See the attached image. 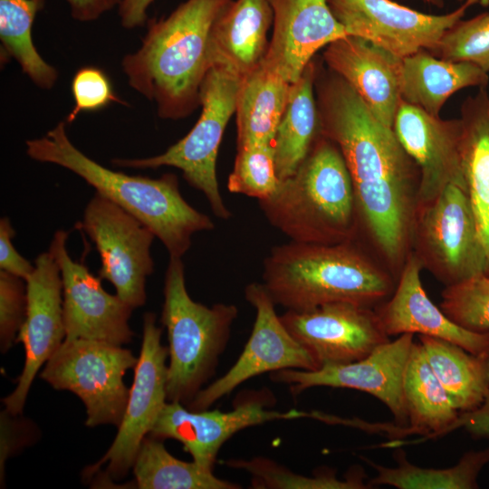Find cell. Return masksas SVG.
Here are the masks:
<instances>
[{
  "instance_id": "obj_1",
  "label": "cell",
  "mask_w": 489,
  "mask_h": 489,
  "mask_svg": "<svg viewBox=\"0 0 489 489\" xmlns=\"http://www.w3.org/2000/svg\"><path fill=\"white\" fill-rule=\"evenodd\" d=\"M318 66L320 132L340 149L360 229L398 280L412 250L420 173L392 128L380 122L341 77Z\"/></svg>"
},
{
  "instance_id": "obj_2",
  "label": "cell",
  "mask_w": 489,
  "mask_h": 489,
  "mask_svg": "<svg viewBox=\"0 0 489 489\" xmlns=\"http://www.w3.org/2000/svg\"><path fill=\"white\" fill-rule=\"evenodd\" d=\"M232 1L187 0L167 17L148 20L140 47L123 57L129 85L156 103L160 118L181 120L200 105L211 28Z\"/></svg>"
},
{
  "instance_id": "obj_3",
  "label": "cell",
  "mask_w": 489,
  "mask_h": 489,
  "mask_svg": "<svg viewBox=\"0 0 489 489\" xmlns=\"http://www.w3.org/2000/svg\"><path fill=\"white\" fill-rule=\"evenodd\" d=\"M263 284L275 305L306 311L331 302L374 308L396 288V278L356 241L334 244L291 241L264 260Z\"/></svg>"
},
{
  "instance_id": "obj_4",
  "label": "cell",
  "mask_w": 489,
  "mask_h": 489,
  "mask_svg": "<svg viewBox=\"0 0 489 489\" xmlns=\"http://www.w3.org/2000/svg\"><path fill=\"white\" fill-rule=\"evenodd\" d=\"M25 145L26 154L32 159L72 171L96 193L139 219L161 241L169 257L181 258L190 248L194 234L215 228L208 216L183 198L175 174L151 178L111 170L72 143L65 121H60L41 138L26 140Z\"/></svg>"
},
{
  "instance_id": "obj_5",
  "label": "cell",
  "mask_w": 489,
  "mask_h": 489,
  "mask_svg": "<svg viewBox=\"0 0 489 489\" xmlns=\"http://www.w3.org/2000/svg\"><path fill=\"white\" fill-rule=\"evenodd\" d=\"M259 206L267 221L291 241L334 244L356 241L360 232L345 160L321 132L295 173L280 181Z\"/></svg>"
},
{
  "instance_id": "obj_6",
  "label": "cell",
  "mask_w": 489,
  "mask_h": 489,
  "mask_svg": "<svg viewBox=\"0 0 489 489\" xmlns=\"http://www.w3.org/2000/svg\"><path fill=\"white\" fill-rule=\"evenodd\" d=\"M161 322L168 340V401L187 406L215 375L238 316L234 304L211 307L189 296L184 264L169 257L164 280Z\"/></svg>"
},
{
  "instance_id": "obj_7",
  "label": "cell",
  "mask_w": 489,
  "mask_h": 489,
  "mask_svg": "<svg viewBox=\"0 0 489 489\" xmlns=\"http://www.w3.org/2000/svg\"><path fill=\"white\" fill-rule=\"evenodd\" d=\"M241 78L219 66L207 72L200 89L201 115L191 130L162 154L141 158H113L117 167L180 169L183 177L207 199L214 215L232 216L219 191L216 158L226 125L235 111Z\"/></svg>"
},
{
  "instance_id": "obj_8",
  "label": "cell",
  "mask_w": 489,
  "mask_h": 489,
  "mask_svg": "<svg viewBox=\"0 0 489 489\" xmlns=\"http://www.w3.org/2000/svg\"><path fill=\"white\" fill-rule=\"evenodd\" d=\"M131 350L106 341L64 340L45 363L40 377L57 390L75 394L84 404L85 426L119 427L127 406L129 388L125 373L136 367Z\"/></svg>"
},
{
  "instance_id": "obj_9",
  "label": "cell",
  "mask_w": 489,
  "mask_h": 489,
  "mask_svg": "<svg viewBox=\"0 0 489 489\" xmlns=\"http://www.w3.org/2000/svg\"><path fill=\"white\" fill-rule=\"evenodd\" d=\"M411 252L445 286L484 274L485 256L466 190L448 185L417 210Z\"/></svg>"
},
{
  "instance_id": "obj_10",
  "label": "cell",
  "mask_w": 489,
  "mask_h": 489,
  "mask_svg": "<svg viewBox=\"0 0 489 489\" xmlns=\"http://www.w3.org/2000/svg\"><path fill=\"white\" fill-rule=\"evenodd\" d=\"M161 335L156 315L146 312L140 352L123 417L108 451L84 470L85 479L97 474L104 465V476L110 483L124 478L133 466L143 439L168 402V348L161 344Z\"/></svg>"
},
{
  "instance_id": "obj_11",
  "label": "cell",
  "mask_w": 489,
  "mask_h": 489,
  "mask_svg": "<svg viewBox=\"0 0 489 489\" xmlns=\"http://www.w3.org/2000/svg\"><path fill=\"white\" fill-rule=\"evenodd\" d=\"M81 227L100 254V278L113 284L116 294L133 310L144 305L146 280L154 270L150 247L155 234L99 193L85 206Z\"/></svg>"
},
{
  "instance_id": "obj_12",
  "label": "cell",
  "mask_w": 489,
  "mask_h": 489,
  "mask_svg": "<svg viewBox=\"0 0 489 489\" xmlns=\"http://www.w3.org/2000/svg\"><path fill=\"white\" fill-rule=\"evenodd\" d=\"M244 297L255 309L251 335L235 364L202 388L186 406L188 409H207L244 381L265 372L287 369L316 370L321 367L283 324L275 303L262 283L248 284Z\"/></svg>"
},
{
  "instance_id": "obj_13",
  "label": "cell",
  "mask_w": 489,
  "mask_h": 489,
  "mask_svg": "<svg viewBox=\"0 0 489 489\" xmlns=\"http://www.w3.org/2000/svg\"><path fill=\"white\" fill-rule=\"evenodd\" d=\"M347 35L363 38L403 59L420 50L431 52L445 32L474 5L489 0H465L448 14H429L392 0H327Z\"/></svg>"
},
{
  "instance_id": "obj_14",
  "label": "cell",
  "mask_w": 489,
  "mask_h": 489,
  "mask_svg": "<svg viewBox=\"0 0 489 489\" xmlns=\"http://www.w3.org/2000/svg\"><path fill=\"white\" fill-rule=\"evenodd\" d=\"M414 334L398 335L361 360L325 364L316 370L294 369L272 372L271 379L289 386L293 395L313 387L352 388L369 393L392 413L396 424L408 427V415L403 393V377Z\"/></svg>"
},
{
  "instance_id": "obj_15",
  "label": "cell",
  "mask_w": 489,
  "mask_h": 489,
  "mask_svg": "<svg viewBox=\"0 0 489 489\" xmlns=\"http://www.w3.org/2000/svg\"><path fill=\"white\" fill-rule=\"evenodd\" d=\"M268 392L252 393L230 411L191 410L180 402L168 401L150 433L159 439H175L183 445L193 461L213 471L221 446L237 432L265 422L310 417L311 412L267 408Z\"/></svg>"
},
{
  "instance_id": "obj_16",
  "label": "cell",
  "mask_w": 489,
  "mask_h": 489,
  "mask_svg": "<svg viewBox=\"0 0 489 489\" xmlns=\"http://www.w3.org/2000/svg\"><path fill=\"white\" fill-rule=\"evenodd\" d=\"M68 232H55L49 252L57 262L62 282L65 340H92L122 346L131 341L134 332L129 320L133 309L117 294L108 293L101 278L70 256Z\"/></svg>"
},
{
  "instance_id": "obj_17",
  "label": "cell",
  "mask_w": 489,
  "mask_h": 489,
  "mask_svg": "<svg viewBox=\"0 0 489 489\" xmlns=\"http://www.w3.org/2000/svg\"><path fill=\"white\" fill-rule=\"evenodd\" d=\"M292 336L321 364L363 359L389 340L374 308L351 302L326 303L280 315Z\"/></svg>"
},
{
  "instance_id": "obj_18",
  "label": "cell",
  "mask_w": 489,
  "mask_h": 489,
  "mask_svg": "<svg viewBox=\"0 0 489 489\" xmlns=\"http://www.w3.org/2000/svg\"><path fill=\"white\" fill-rule=\"evenodd\" d=\"M26 317L16 338L24 348V364L15 388L3 398L5 409L13 415L22 414L39 369L66 338L61 272L49 251L36 257L34 270L26 280Z\"/></svg>"
},
{
  "instance_id": "obj_19",
  "label": "cell",
  "mask_w": 489,
  "mask_h": 489,
  "mask_svg": "<svg viewBox=\"0 0 489 489\" xmlns=\"http://www.w3.org/2000/svg\"><path fill=\"white\" fill-rule=\"evenodd\" d=\"M392 129L419 169L417 209L432 202L448 185L467 191L462 168L459 118L444 120L401 99Z\"/></svg>"
},
{
  "instance_id": "obj_20",
  "label": "cell",
  "mask_w": 489,
  "mask_h": 489,
  "mask_svg": "<svg viewBox=\"0 0 489 489\" xmlns=\"http://www.w3.org/2000/svg\"><path fill=\"white\" fill-rule=\"evenodd\" d=\"M273 34L263 62L290 83L297 81L315 53L347 35L327 0H267Z\"/></svg>"
},
{
  "instance_id": "obj_21",
  "label": "cell",
  "mask_w": 489,
  "mask_h": 489,
  "mask_svg": "<svg viewBox=\"0 0 489 489\" xmlns=\"http://www.w3.org/2000/svg\"><path fill=\"white\" fill-rule=\"evenodd\" d=\"M422 269L411 252L392 294L374 307L386 334L417 333L450 341L475 354L489 353V331H469L448 318L427 294L420 278Z\"/></svg>"
},
{
  "instance_id": "obj_22",
  "label": "cell",
  "mask_w": 489,
  "mask_h": 489,
  "mask_svg": "<svg viewBox=\"0 0 489 489\" xmlns=\"http://www.w3.org/2000/svg\"><path fill=\"white\" fill-rule=\"evenodd\" d=\"M322 58L327 68L352 87L372 114L392 128L401 101V59L352 35L329 43Z\"/></svg>"
},
{
  "instance_id": "obj_23",
  "label": "cell",
  "mask_w": 489,
  "mask_h": 489,
  "mask_svg": "<svg viewBox=\"0 0 489 489\" xmlns=\"http://www.w3.org/2000/svg\"><path fill=\"white\" fill-rule=\"evenodd\" d=\"M272 24L267 0H233L211 28V67L225 68L242 79L264 60Z\"/></svg>"
},
{
  "instance_id": "obj_24",
  "label": "cell",
  "mask_w": 489,
  "mask_h": 489,
  "mask_svg": "<svg viewBox=\"0 0 489 489\" xmlns=\"http://www.w3.org/2000/svg\"><path fill=\"white\" fill-rule=\"evenodd\" d=\"M461 159L467 194L489 275V93L486 88L468 96L460 108Z\"/></svg>"
},
{
  "instance_id": "obj_25",
  "label": "cell",
  "mask_w": 489,
  "mask_h": 489,
  "mask_svg": "<svg viewBox=\"0 0 489 489\" xmlns=\"http://www.w3.org/2000/svg\"><path fill=\"white\" fill-rule=\"evenodd\" d=\"M488 82V72L478 66L444 60L427 50L401 59V99L434 116H440L454 93L469 87L486 88Z\"/></svg>"
},
{
  "instance_id": "obj_26",
  "label": "cell",
  "mask_w": 489,
  "mask_h": 489,
  "mask_svg": "<svg viewBox=\"0 0 489 489\" xmlns=\"http://www.w3.org/2000/svg\"><path fill=\"white\" fill-rule=\"evenodd\" d=\"M290 85L263 61L242 78L235 111L237 148L273 143Z\"/></svg>"
},
{
  "instance_id": "obj_27",
  "label": "cell",
  "mask_w": 489,
  "mask_h": 489,
  "mask_svg": "<svg viewBox=\"0 0 489 489\" xmlns=\"http://www.w3.org/2000/svg\"><path fill=\"white\" fill-rule=\"evenodd\" d=\"M318 62L312 59L291 83L287 103L273 139L280 181L291 177L304 161L320 134L314 83Z\"/></svg>"
},
{
  "instance_id": "obj_28",
  "label": "cell",
  "mask_w": 489,
  "mask_h": 489,
  "mask_svg": "<svg viewBox=\"0 0 489 489\" xmlns=\"http://www.w3.org/2000/svg\"><path fill=\"white\" fill-rule=\"evenodd\" d=\"M426 359L460 413L477 408L489 391V353L475 354L450 341L419 335Z\"/></svg>"
},
{
  "instance_id": "obj_29",
  "label": "cell",
  "mask_w": 489,
  "mask_h": 489,
  "mask_svg": "<svg viewBox=\"0 0 489 489\" xmlns=\"http://www.w3.org/2000/svg\"><path fill=\"white\" fill-rule=\"evenodd\" d=\"M403 393L410 434L429 438L450 432L460 412L432 370L419 341H414L409 352Z\"/></svg>"
},
{
  "instance_id": "obj_30",
  "label": "cell",
  "mask_w": 489,
  "mask_h": 489,
  "mask_svg": "<svg viewBox=\"0 0 489 489\" xmlns=\"http://www.w3.org/2000/svg\"><path fill=\"white\" fill-rule=\"evenodd\" d=\"M135 485L139 489H239L240 484L216 477L194 461L172 455L163 440L148 435L142 441L133 466Z\"/></svg>"
},
{
  "instance_id": "obj_31",
  "label": "cell",
  "mask_w": 489,
  "mask_h": 489,
  "mask_svg": "<svg viewBox=\"0 0 489 489\" xmlns=\"http://www.w3.org/2000/svg\"><path fill=\"white\" fill-rule=\"evenodd\" d=\"M397 466L387 467L366 459L377 471L370 487L391 485L398 489H474L478 475L489 463V446L465 453L458 463L447 468H424L411 464L403 450L394 454Z\"/></svg>"
},
{
  "instance_id": "obj_32",
  "label": "cell",
  "mask_w": 489,
  "mask_h": 489,
  "mask_svg": "<svg viewBox=\"0 0 489 489\" xmlns=\"http://www.w3.org/2000/svg\"><path fill=\"white\" fill-rule=\"evenodd\" d=\"M45 0H0L1 57L13 58L39 88L52 89L57 70L37 52L32 38L34 18Z\"/></svg>"
},
{
  "instance_id": "obj_33",
  "label": "cell",
  "mask_w": 489,
  "mask_h": 489,
  "mask_svg": "<svg viewBox=\"0 0 489 489\" xmlns=\"http://www.w3.org/2000/svg\"><path fill=\"white\" fill-rule=\"evenodd\" d=\"M227 466L242 469L251 477V487L255 489H364L371 488L364 482L360 467H353L343 479L330 468H322L312 476L296 474L275 461L262 456L250 460L231 459Z\"/></svg>"
},
{
  "instance_id": "obj_34",
  "label": "cell",
  "mask_w": 489,
  "mask_h": 489,
  "mask_svg": "<svg viewBox=\"0 0 489 489\" xmlns=\"http://www.w3.org/2000/svg\"><path fill=\"white\" fill-rule=\"evenodd\" d=\"M280 180L277 176L273 144L237 148L227 189L259 200L273 195Z\"/></svg>"
},
{
  "instance_id": "obj_35",
  "label": "cell",
  "mask_w": 489,
  "mask_h": 489,
  "mask_svg": "<svg viewBox=\"0 0 489 489\" xmlns=\"http://www.w3.org/2000/svg\"><path fill=\"white\" fill-rule=\"evenodd\" d=\"M441 298L439 307L453 321L469 331H489V275L445 286Z\"/></svg>"
},
{
  "instance_id": "obj_36",
  "label": "cell",
  "mask_w": 489,
  "mask_h": 489,
  "mask_svg": "<svg viewBox=\"0 0 489 489\" xmlns=\"http://www.w3.org/2000/svg\"><path fill=\"white\" fill-rule=\"evenodd\" d=\"M429 53L444 60L473 63L489 73V13L459 20Z\"/></svg>"
},
{
  "instance_id": "obj_37",
  "label": "cell",
  "mask_w": 489,
  "mask_h": 489,
  "mask_svg": "<svg viewBox=\"0 0 489 489\" xmlns=\"http://www.w3.org/2000/svg\"><path fill=\"white\" fill-rule=\"evenodd\" d=\"M27 311L26 281L0 271V348L5 353L16 342Z\"/></svg>"
},
{
  "instance_id": "obj_38",
  "label": "cell",
  "mask_w": 489,
  "mask_h": 489,
  "mask_svg": "<svg viewBox=\"0 0 489 489\" xmlns=\"http://www.w3.org/2000/svg\"><path fill=\"white\" fill-rule=\"evenodd\" d=\"M72 93L74 106L66 118L69 123L81 112L95 111L111 102H121L105 72L92 66L82 67L76 72L72 82Z\"/></svg>"
},
{
  "instance_id": "obj_39",
  "label": "cell",
  "mask_w": 489,
  "mask_h": 489,
  "mask_svg": "<svg viewBox=\"0 0 489 489\" xmlns=\"http://www.w3.org/2000/svg\"><path fill=\"white\" fill-rule=\"evenodd\" d=\"M18 415H13L6 409L1 412V443H0V473L1 484L5 478V465L18 449L22 448L29 441L27 434L32 430V424L28 421L16 418Z\"/></svg>"
},
{
  "instance_id": "obj_40",
  "label": "cell",
  "mask_w": 489,
  "mask_h": 489,
  "mask_svg": "<svg viewBox=\"0 0 489 489\" xmlns=\"http://www.w3.org/2000/svg\"><path fill=\"white\" fill-rule=\"evenodd\" d=\"M15 231L8 217L0 219V269L24 280H27L34 270L27 259L23 257L13 244Z\"/></svg>"
},
{
  "instance_id": "obj_41",
  "label": "cell",
  "mask_w": 489,
  "mask_h": 489,
  "mask_svg": "<svg viewBox=\"0 0 489 489\" xmlns=\"http://www.w3.org/2000/svg\"><path fill=\"white\" fill-rule=\"evenodd\" d=\"M459 427L475 437H489V391L477 408L459 414L450 432Z\"/></svg>"
},
{
  "instance_id": "obj_42",
  "label": "cell",
  "mask_w": 489,
  "mask_h": 489,
  "mask_svg": "<svg viewBox=\"0 0 489 489\" xmlns=\"http://www.w3.org/2000/svg\"><path fill=\"white\" fill-rule=\"evenodd\" d=\"M121 0H66L71 15L79 22H92L119 6Z\"/></svg>"
},
{
  "instance_id": "obj_43",
  "label": "cell",
  "mask_w": 489,
  "mask_h": 489,
  "mask_svg": "<svg viewBox=\"0 0 489 489\" xmlns=\"http://www.w3.org/2000/svg\"><path fill=\"white\" fill-rule=\"evenodd\" d=\"M154 0H121L118 6L120 24L126 29L143 26L148 22L147 11Z\"/></svg>"
},
{
  "instance_id": "obj_44",
  "label": "cell",
  "mask_w": 489,
  "mask_h": 489,
  "mask_svg": "<svg viewBox=\"0 0 489 489\" xmlns=\"http://www.w3.org/2000/svg\"><path fill=\"white\" fill-rule=\"evenodd\" d=\"M422 1L425 2L426 4H428L430 5H433L438 8L444 7V5H445V0H422Z\"/></svg>"
},
{
  "instance_id": "obj_45",
  "label": "cell",
  "mask_w": 489,
  "mask_h": 489,
  "mask_svg": "<svg viewBox=\"0 0 489 489\" xmlns=\"http://www.w3.org/2000/svg\"><path fill=\"white\" fill-rule=\"evenodd\" d=\"M457 1H459V2H464L465 0H457Z\"/></svg>"
}]
</instances>
